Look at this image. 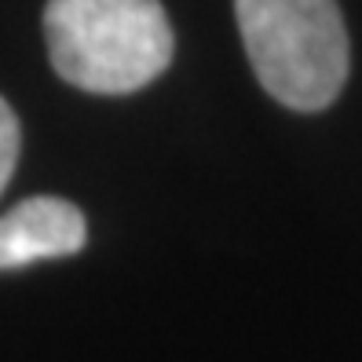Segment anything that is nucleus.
<instances>
[{"label":"nucleus","mask_w":362,"mask_h":362,"mask_svg":"<svg viewBox=\"0 0 362 362\" xmlns=\"http://www.w3.org/2000/svg\"><path fill=\"white\" fill-rule=\"evenodd\" d=\"M252 74L289 110H322L348 81V30L337 0H234Z\"/></svg>","instance_id":"obj_2"},{"label":"nucleus","mask_w":362,"mask_h":362,"mask_svg":"<svg viewBox=\"0 0 362 362\" xmlns=\"http://www.w3.org/2000/svg\"><path fill=\"white\" fill-rule=\"evenodd\" d=\"M52 66L74 88L129 95L173 62V23L161 0H48Z\"/></svg>","instance_id":"obj_1"},{"label":"nucleus","mask_w":362,"mask_h":362,"mask_svg":"<svg viewBox=\"0 0 362 362\" xmlns=\"http://www.w3.org/2000/svg\"><path fill=\"white\" fill-rule=\"evenodd\" d=\"M88 242L81 209L62 198H26L0 216V271L74 257Z\"/></svg>","instance_id":"obj_3"},{"label":"nucleus","mask_w":362,"mask_h":362,"mask_svg":"<svg viewBox=\"0 0 362 362\" xmlns=\"http://www.w3.org/2000/svg\"><path fill=\"white\" fill-rule=\"evenodd\" d=\"M15 161H18V121L15 110L0 99V194L15 173Z\"/></svg>","instance_id":"obj_4"}]
</instances>
